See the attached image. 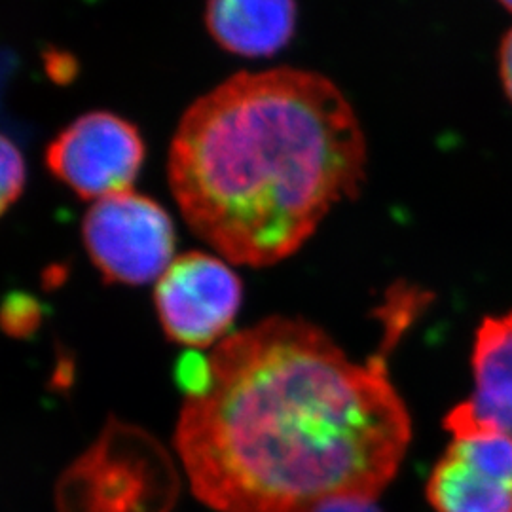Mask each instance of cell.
I'll return each instance as SVG.
<instances>
[{
    "label": "cell",
    "mask_w": 512,
    "mask_h": 512,
    "mask_svg": "<svg viewBox=\"0 0 512 512\" xmlns=\"http://www.w3.org/2000/svg\"><path fill=\"white\" fill-rule=\"evenodd\" d=\"M382 349L351 361L310 321L270 317L226 336L202 393L184 399L175 452L217 512H313L378 499L399 473L412 421Z\"/></svg>",
    "instance_id": "6da1fadb"
},
{
    "label": "cell",
    "mask_w": 512,
    "mask_h": 512,
    "mask_svg": "<svg viewBox=\"0 0 512 512\" xmlns=\"http://www.w3.org/2000/svg\"><path fill=\"white\" fill-rule=\"evenodd\" d=\"M366 137L323 74L239 73L184 112L169 183L192 232L222 258L264 268L293 256L366 175Z\"/></svg>",
    "instance_id": "7a4b0ae2"
},
{
    "label": "cell",
    "mask_w": 512,
    "mask_h": 512,
    "mask_svg": "<svg viewBox=\"0 0 512 512\" xmlns=\"http://www.w3.org/2000/svg\"><path fill=\"white\" fill-rule=\"evenodd\" d=\"M181 478L147 429L110 416L55 484L57 512H173Z\"/></svg>",
    "instance_id": "3957f363"
},
{
    "label": "cell",
    "mask_w": 512,
    "mask_h": 512,
    "mask_svg": "<svg viewBox=\"0 0 512 512\" xmlns=\"http://www.w3.org/2000/svg\"><path fill=\"white\" fill-rule=\"evenodd\" d=\"M93 266L107 283L147 285L175 260V224L164 207L126 190L97 200L82 222Z\"/></svg>",
    "instance_id": "277c9868"
},
{
    "label": "cell",
    "mask_w": 512,
    "mask_h": 512,
    "mask_svg": "<svg viewBox=\"0 0 512 512\" xmlns=\"http://www.w3.org/2000/svg\"><path fill=\"white\" fill-rule=\"evenodd\" d=\"M243 302L239 275L219 256L186 253L158 279L154 306L165 336L194 351L220 344Z\"/></svg>",
    "instance_id": "5b68a950"
},
{
    "label": "cell",
    "mask_w": 512,
    "mask_h": 512,
    "mask_svg": "<svg viewBox=\"0 0 512 512\" xmlns=\"http://www.w3.org/2000/svg\"><path fill=\"white\" fill-rule=\"evenodd\" d=\"M145 156L139 129L122 116L95 110L55 137L46 150V165L80 198L97 202L131 190Z\"/></svg>",
    "instance_id": "8992f818"
},
{
    "label": "cell",
    "mask_w": 512,
    "mask_h": 512,
    "mask_svg": "<svg viewBox=\"0 0 512 512\" xmlns=\"http://www.w3.org/2000/svg\"><path fill=\"white\" fill-rule=\"evenodd\" d=\"M475 391L444 420L454 439L482 433L512 437V310L488 315L478 325L473 348Z\"/></svg>",
    "instance_id": "52a82bcc"
},
{
    "label": "cell",
    "mask_w": 512,
    "mask_h": 512,
    "mask_svg": "<svg viewBox=\"0 0 512 512\" xmlns=\"http://www.w3.org/2000/svg\"><path fill=\"white\" fill-rule=\"evenodd\" d=\"M296 0H207L205 25L220 48L243 57H270L296 31Z\"/></svg>",
    "instance_id": "ba28073f"
},
{
    "label": "cell",
    "mask_w": 512,
    "mask_h": 512,
    "mask_svg": "<svg viewBox=\"0 0 512 512\" xmlns=\"http://www.w3.org/2000/svg\"><path fill=\"white\" fill-rule=\"evenodd\" d=\"M427 499L437 512H512V482L450 444L429 476Z\"/></svg>",
    "instance_id": "9c48e42d"
},
{
    "label": "cell",
    "mask_w": 512,
    "mask_h": 512,
    "mask_svg": "<svg viewBox=\"0 0 512 512\" xmlns=\"http://www.w3.org/2000/svg\"><path fill=\"white\" fill-rule=\"evenodd\" d=\"M25 181L27 167L21 150L0 133V217L18 202Z\"/></svg>",
    "instance_id": "30bf717a"
},
{
    "label": "cell",
    "mask_w": 512,
    "mask_h": 512,
    "mask_svg": "<svg viewBox=\"0 0 512 512\" xmlns=\"http://www.w3.org/2000/svg\"><path fill=\"white\" fill-rule=\"evenodd\" d=\"M38 321H40V311L37 308V300L27 296L8 298L0 311L2 329L16 336L33 332L37 329Z\"/></svg>",
    "instance_id": "8fae6325"
},
{
    "label": "cell",
    "mask_w": 512,
    "mask_h": 512,
    "mask_svg": "<svg viewBox=\"0 0 512 512\" xmlns=\"http://www.w3.org/2000/svg\"><path fill=\"white\" fill-rule=\"evenodd\" d=\"M313 512H384L378 505L376 499H336L321 505Z\"/></svg>",
    "instance_id": "7c38bea8"
},
{
    "label": "cell",
    "mask_w": 512,
    "mask_h": 512,
    "mask_svg": "<svg viewBox=\"0 0 512 512\" xmlns=\"http://www.w3.org/2000/svg\"><path fill=\"white\" fill-rule=\"evenodd\" d=\"M499 76H501L503 90L512 103V27L503 37L501 48H499Z\"/></svg>",
    "instance_id": "4fadbf2b"
},
{
    "label": "cell",
    "mask_w": 512,
    "mask_h": 512,
    "mask_svg": "<svg viewBox=\"0 0 512 512\" xmlns=\"http://www.w3.org/2000/svg\"><path fill=\"white\" fill-rule=\"evenodd\" d=\"M499 2H501L509 12H512V0H499Z\"/></svg>",
    "instance_id": "5bb4252c"
}]
</instances>
